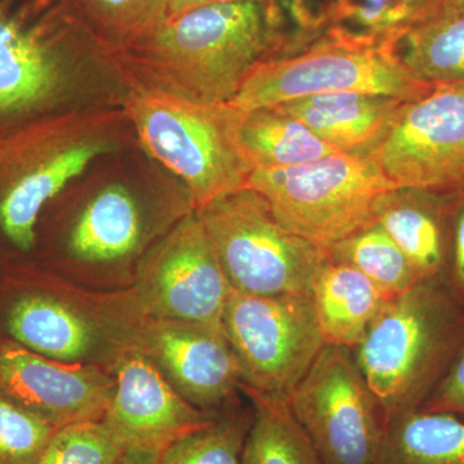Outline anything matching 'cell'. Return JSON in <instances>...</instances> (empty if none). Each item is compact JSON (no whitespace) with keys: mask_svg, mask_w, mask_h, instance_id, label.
Returning a JSON list of instances; mask_svg holds the SVG:
<instances>
[{"mask_svg":"<svg viewBox=\"0 0 464 464\" xmlns=\"http://www.w3.org/2000/svg\"><path fill=\"white\" fill-rule=\"evenodd\" d=\"M253 405L243 464H325L290 409L288 399L241 384Z\"/></svg>","mask_w":464,"mask_h":464,"instance_id":"obj_24","label":"cell"},{"mask_svg":"<svg viewBox=\"0 0 464 464\" xmlns=\"http://www.w3.org/2000/svg\"><path fill=\"white\" fill-rule=\"evenodd\" d=\"M418 411L456 415L464 420V342Z\"/></svg>","mask_w":464,"mask_h":464,"instance_id":"obj_31","label":"cell"},{"mask_svg":"<svg viewBox=\"0 0 464 464\" xmlns=\"http://www.w3.org/2000/svg\"><path fill=\"white\" fill-rule=\"evenodd\" d=\"M92 16L116 41L136 44L167 23L168 0H83Z\"/></svg>","mask_w":464,"mask_h":464,"instance_id":"obj_30","label":"cell"},{"mask_svg":"<svg viewBox=\"0 0 464 464\" xmlns=\"http://www.w3.org/2000/svg\"><path fill=\"white\" fill-rule=\"evenodd\" d=\"M270 3L271 7L276 11L279 7V2H288L290 11H292L293 16L298 21L299 25L304 26V29H308L306 8H304V2L306 0H267Z\"/></svg>","mask_w":464,"mask_h":464,"instance_id":"obj_37","label":"cell"},{"mask_svg":"<svg viewBox=\"0 0 464 464\" xmlns=\"http://www.w3.org/2000/svg\"><path fill=\"white\" fill-rule=\"evenodd\" d=\"M310 295L325 343L350 350L391 299L362 271L329 257L314 277Z\"/></svg>","mask_w":464,"mask_h":464,"instance_id":"obj_18","label":"cell"},{"mask_svg":"<svg viewBox=\"0 0 464 464\" xmlns=\"http://www.w3.org/2000/svg\"><path fill=\"white\" fill-rule=\"evenodd\" d=\"M137 293L142 317L224 331L222 317L231 285L197 213L177 226L150 256Z\"/></svg>","mask_w":464,"mask_h":464,"instance_id":"obj_10","label":"cell"},{"mask_svg":"<svg viewBox=\"0 0 464 464\" xmlns=\"http://www.w3.org/2000/svg\"><path fill=\"white\" fill-rule=\"evenodd\" d=\"M141 232V215L132 195L121 186H110L85 207L69 246L82 261H115L137 248Z\"/></svg>","mask_w":464,"mask_h":464,"instance_id":"obj_21","label":"cell"},{"mask_svg":"<svg viewBox=\"0 0 464 464\" xmlns=\"http://www.w3.org/2000/svg\"><path fill=\"white\" fill-rule=\"evenodd\" d=\"M253 413L215 415L199 430L164 449L159 464H243V450Z\"/></svg>","mask_w":464,"mask_h":464,"instance_id":"obj_27","label":"cell"},{"mask_svg":"<svg viewBox=\"0 0 464 464\" xmlns=\"http://www.w3.org/2000/svg\"><path fill=\"white\" fill-rule=\"evenodd\" d=\"M243 386L289 398L326 346L311 295H256L231 289L222 317Z\"/></svg>","mask_w":464,"mask_h":464,"instance_id":"obj_8","label":"cell"},{"mask_svg":"<svg viewBox=\"0 0 464 464\" xmlns=\"http://www.w3.org/2000/svg\"><path fill=\"white\" fill-rule=\"evenodd\" d=\"M232 109L235 140L252 170L298 166L342 152L275 106L248 111Z\"/></svg>","mask_w":464,"mask_h":464,"instance_id":"obj_19","label":"cell"},{"mask_svg":"<svg viewBox=\"0 0 464 464\" xmlns=\"http://www.w3.org/2000/svg\"><path fill=\"white\" fill-rule=\"evenodd\" d=\"M106 150L101 140L50 143L30 159L0 199V227L9 241L32 248L42 208Z\"/></svg>","mask_w":464,"mask_h":464,"instance_id":"obj_14","label":"cell"},{"mask_svg":"<svg viewBox=\"0 0 464 464\" xmlns=\"http://www.w3.org/2000/svg\"><path fill=\"white\" fill-rule=\"evenodd\" d=\"M436 0H331L315 29L326 38L362 45H392L429 14Z\"/></svg>","mask_w":464,"mask_h":464,"instance_id":"obj_22","label":"cell"},{"mask_svg":"<svg viewBox=\"0 0 464 464\" xmlns=\"http://www.w3.org/2000/svg\"><path fill=\"white\" fill-rule=\"evenodd\" d=\"M58 427L0 395V464H38Z\"/></svg>","mask_w":464,"mask_h":464,"instance_id":"obj_29","label":"cell"},{"mask_svg":"<svg viewBox=\"0 0 464 464\" xmlns=\"http://www.w3.org/2000/svg\"><path fill=\"white\" fill-rule=\"evenodd\" d=\"M231 289L246 295H307L328 249L279 224L248 188L197 210Z\"/></svg>","mask_w":464,"mask_h":464,"instance_id":"obj_5","label":"cell"},{"mask_svg":"<svg viewBox=\"0 0 464 464\" xmlns=\"http://www.w3.org/2000/svg\"><path fill=\"white\" fill-rule=\"evenodd\" d=\"M368 155L398 188L462 190L464 83L438 85L405 102Z\"/></svg>","mask_w":464,"mask_h":464,"instance_id":"obj_9","label":"cell"},{"mask_svg":"<svg viewBox=\"0 0 464 464\" xmlns=\"http://www.w3.org/2000/svg\"><path fill=\"white\" fill-rule=\"evenodd\" d=\"M51 134L43 130L20 133L11 139L0 140V169L27 160L47 146Z\"/></svg>","mask_w":464,"mask_h":464,"instance_id":"obj_33","label":"cell"},{"mask_svg":"<svg viewBox=\"0 0 464 464\" xmlns=\"http://www.w3.org/2000/svg\"><path fill=\"white\" fill-rule=\"evenodd\" d=\"M246 188L267 201L283 227L325 248L373 224L375 199L398 188L369 155L350 152L258 168Z\"/></svg>","mask_w":464,"mask_h":464,"instance_id":"obj_4","label":"cell"},{"mask_svg":"<svg viewBox=\"0 0 464 464\" xmlns=\"http://www.w3.org/2000/svg\"><path fill=\"white\" fill-rule=\"evenodd\" d=\"M325 464H383L389 420L353 350L326 344L288 398Z\"/></svg>","mask_w":464,"mask_h":464,"instance_id":"obj_7","label":"cell"},{"mask_svg":"<svg viewBox=\"0 0 464 464\" xmlns=\"http://www.w3.org/2000/svg\"><path fill=\"white\" fill-rule=\"evenodd\" d=\"M326 249L329 258L362 271L390 298L420 282L404 252L375 222Z\"/></svg>","mask_w":464,"mask_h":464,"instance_id":"obj_26","label":"cell"},{"mask_svg":"<svg viewBox=\"0 0 464 464\" xmlns=\"http://www.w3.org/2000/svg\"><path fill=\"white\" fill-rule=\"evenodd\" d=\"M115 380L96 366L58 362L16 342H0V395L61 429L101 420Z\"/></svg>","mask_w":464,"mask_h":464,"instance_id":"obj_13","label":"cell"},{"mask_svg":"<svg viewBox=\"0 0 464 464\" xmlns=\"http://www.w3.org/2000/svg\"><path fill=\"white\" fill-rule=\"evenodd\" d=\"M391 48L406 72L420 81L464 83V14L424 18Z\"/></svg>","mask_w":464,"mask_h":464,"instance_id":"obj_23","label":"cell"},{"mask_svg":"<svg viewBox=\"0 0 464 464\" xmlns=\"http://www.w3.org/2000/svg\"><path fill=\"white\" fill-rule=\"evenodd\" d=\"M161 451L125 449L121 459L116 464H159Z\"/></svg>","mask_w":464,"mask_h":464,"instance_id":"obj_35","label":"cell"},{"mask_svg":"<svg viewBox=\"0 0 464 464\" xmlns=\"http://www.w3.org/2000/svg\"><path fill=\"white\" fill-rule=\"evenodd\" d=\"M213 418L183 398L149 357L130 347L119 357L114 396L101 422L124 450L163 451Z\"/></svg>","mask_w":464,"mask_h":464,"instance_id":"obj_12","label":"cell"},{"mask_svg":"<svg viewBox=\"0 0 464 464\" xmlns=\"http://www.w3.org/2000/svg\"><path fill=\"white\" fill-rule=\"evenodd\" d=\"M7 329L16 343L58 362H74L96 343L87 319L47 295L18 298L9 308Z\"/></svg>","mask_w":464,"mask_h":464,"instance_id":"obj_20","label":"cell"},{"mask_svg":"<svg viewBox=\"0 0 464 464\" xmlns=\"http://www.w3.org/2000/svg\"><path fill=\"white\" fill-rule=\"evenodd\" d=\"M439 14H464V0H436L424 18Z\"/></svg>","mask_w":464,"mask_h":464,"instance_id":"obj_36","label":"cell"},{"mask_svg":"<svg viewBox=\"0 0 464 464\" xmlns=\"http://www.w3.org/2000/svg\"><path fill=\"white\" fill-rule=\"evenodd\" d=\"M124 449L101 420L61 427L38 464H116Z\"/></svg>","mask_w":464,"mask_h":464,"instance_id":"obj_28","label":"cell"},{"mask_svg":"<svg viewBox=\"0 0 464 464\" xmlns=\"http://www.w3.org/2000/svg\"><path fill=\"white\" fill-rule=\"evenodd\" d=\"M276 14L267 0L206 5L168 18L133 47L154 87L224 105L267 52Z\"/></svg>","mask_w":464,"mask_h":464,"instance_id":"obj_1","label":"cell"},{"mask_svg":"<svg viewBox=\"0 0 464 464\" xmlns=\"http://www.w3.org/2000/svg\"><path fill=\"white\" fill-rule=\"evenodd\" d=\"M463 342V304L423 280L386 302L353 353L390 424L420 408Z\"/></svg>","mask_w":464,"mask_h":464,"instance_id":"obj_2","label":"cell"},{"mask_svg":"<svg viewBox=\"0 0 464 464\" xmlns=\"http://www.w3.org/2000/svg\"><path fill=\"white\" fill-rule=\"evenodd\" d=\"M450 213V239L444 280L464 306V188L458 191Z\"/></svg>","mask_w":464,"mask_h":464,"instance_id":"obj_32","label":"cell"},{"mask_svg":"<svg viewBox=\"0 0 464 464\" xmlns=\"http://www.w3.org/2000/svg\"><path fill=\"white\" fill-rule=\"evenodd\" d=\"M127 114L151 157L179 177L195 210L246 188L252 168L234 134V109L209 105L148 85L134 92Z\"/></svg>","mask_w":464,"mask_h":464,"instance_id":"obj_3","label":"cell"},{"mask_svg":"<svg viewBox=\"0 0 464 464\" xmlns=\"http://www.w3.org/2000/svg\"><path fill=\"white\" fill-rule=\"evenodd\" d=\"M408 101L377 94L341 92L315 94L275 106L306 125L342 152L368 155L383 139Z\"/></svg>","mask_w":464,"mask_h":464,"instance_id":"obj_16","label":"cell"},{"mask_svg":"<svg viewBox=\"0 0 464 464\" xmlns=\"http://www.w3.org/2000/svg\"><path fill=\"white\" fill-rule=\"evenodd\" d=\"M453 201L438 192L392 188L373 204V221L404 252L418 280H444L450 239Z\"/></svg>","mask_w":464,"mask_h":464,"instance_id":"obj_15","label":"cell"},{"mask_svg":"<svg viewBox=\"0 0 464 464\" xmlns=\"http://www.w3.org/2000/svg\"><path fill=\"white\" fill-rule=\"evenodd\" d=\"M383 464H464V420L420 411L391 420Z\"/></svg>","mask_w":464,"mask_h":464,"instance_id":"obj_25","label":"cell"},{"mask_svg":"<svg viewBox=\"0 0 464 464\" xmlns=\"http://www.w3.org/2000/svg\"><path fill=\"white\" fill-rule=\"evenodd\" d=\"M436 87L409 74L389 44L362 45L326 38L301 53L259 61L228 105L248 111L341 92L414 101Z\"/></svg>","mask_w":464,"mask_h":464,"instance_id":"obj_6","label":"cell"},{"mask_svg":"<svg viewBox=\"0 0 464 464\" xmlns=\"http://www.w3.org/2000/svg\"><path fill=\"white\" fill-rule=\"evenodd\" d=\"M65 67L42 34L0 12V115L42 108L65 85Z\"/></svg>","mask_w":464,"mask_h":464,"instance_id":"obj_17","label":"cell"},{"mask_svg":"<svg viewBox=\"0 0 464 464\" xmlns=\"http://www.w3.org/2000/svg\"><path fill=\"white\" fill-rule=\"evenodd\" d=\"M132 341L183 398L206 413L225 408L241 389L240 366L221 329L142 317Z\"/></svg>","mask_w":464,"mask_h":464,"instance_id":"obj_11","label":"cell"},{"mask_svg":"<svg viewBox=\"0 0 464 464\" xmlns=\"http://www.w3.org/2000/svg\"><path fill=\"white\" fill-rule=\"evenodd\" d=\"M230 2H239V0H168V14L169 18L176 17L192 9Z\"/></svg>","mask_w":464,"mask_h":464,"instance_id":"obj_34","label":"cell"}]
</instances>
